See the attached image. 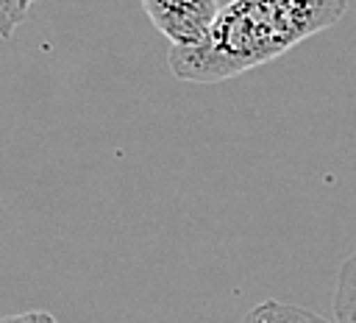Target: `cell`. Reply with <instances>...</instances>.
<instances>
[{
    "instance_id": "obj_1",
    "label": "cell",
    "mask_w": 356,
    "mask_h": 323,
    "mask_svg": "<svg viewBox=\"0 0 356 323\" xmlns=\"http://www.w3.org/2000/svg\"><path fill=\"white\" fill-rule=\"evenodd\" d=\"M345 11L348 0H234L197 42L170 45L167 64L189 84L236 78L331 28Z\"/></svg>"
},
{
    "instance_id": "obj_4",
    "label": "cell",
    "mask_w": 356,
    "mask_h": 323,
    "mask_svg": "<svg viewBox=\"0 0 356 323\" xmlns=\"http://www.w3.org/2000/svg\"><path fill=\"white\" fill-rule=\"evenodd\" d=\"M331 309L334 323H356V251L339 265Z\"/></svg>"
},
{
    "instance_id": "obj_2",
    "label": "cell",
    "mask_w": 356,
    "mask_h": 323,
    "mask_svg": "<svg viewBox=\"0 0 356 323\" xmlns=\"http://www.w3.org/2000/svg\"><path fill=\"white\" fill-rule=\"evenodd\" d=\"M142 8L170 45H189L217 19L222 0H142Z\"/></svg>"
},
{
    "instance_id": "obj_7",
    "label": "cell",
    "mask_w": 356,
    "mask_h": 323,
    "mask_svg": "<svg viewBox=\"0 0 356 323\" xmlns=\"http://www.w3.org/2000/svg\"><path fill=\"white\" fill-rule=\"evenodd\" d=\"M228 3H234V0H222V6H228Z\"/></svg>"
},
{
    "instance_id": "obj_3",
    "label": "cell",
    "mask_w": 356,
    "mask_h": 323,
    "mask_svg": "<svg viewBox=\"0 0 356 323\" xmlns=\"http://www.w3.org/2000/svg\"><path fill=\"white\" fill-rule=\"evenodd\" d=\"M239 323H334V320H325L312 309L295 306L286 301H261Z\"/></svg>"
},
{
    "instance_id": "obj_5",
    "label": "cell",
    "mask_w": 356,
    "mask_h": 323,
    "mask_svg": "<svg viewBox=\"0 0 356 323\" xmlns=\"http://www.w3.org/2000/svg\"><path fill=\"white\" fill-rule=\"evenodd\" d=\"M36 0H0V39H11Z\"/></svg>"
},
{
    "instance_id": "obj_6",
    "label": "cell",
    "mask_w": 356,
    "mask_h": 323,
    "mask_svg": "<svg viewBox=\"0 0 356 323\" xmlns=\"http://www.w3.org/2000/svg\"><path fill=\"white\" fill-rule=\"evenodd\" d=\"M0 323H58L50 312H42V309H33V312H19V315H8V317H0Z\"/></svg>"
}]
</instances>
